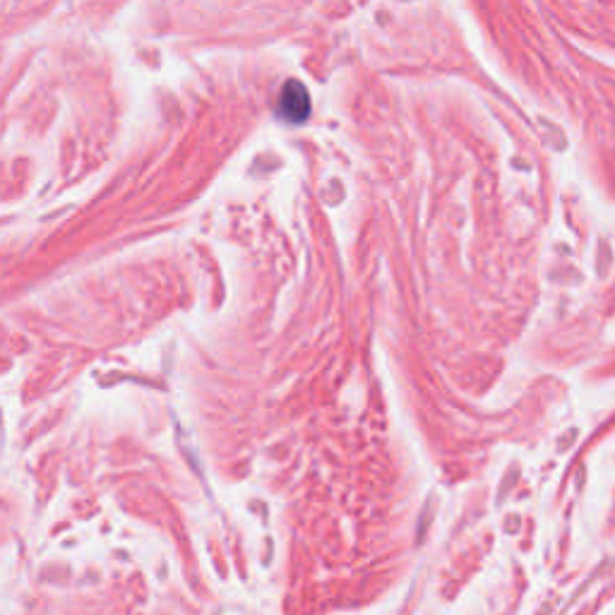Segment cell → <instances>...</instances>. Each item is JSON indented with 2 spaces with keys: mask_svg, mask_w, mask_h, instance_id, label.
Wrapping results in <instances>:
<instances>
[{
  "mask_svg": "<svg viewBox=\"0 0 615 615\" xmlns=\"http://www.w3.org/2000/svg\"><path fill=\"white\" fill-rule=\"evenodd\" d=\"M274 113L286 125H303L313 113V99L303 82L289 80L279 89L277 101H274Z\"/></svg>",
  "mask_w": 615,
  "mask_h": 615,
  "instance_id": "cell-1",
  "label": "cell"
}]
</instances>
